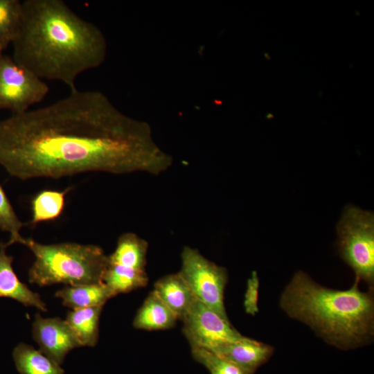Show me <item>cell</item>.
<instances>
[{"instance_id":"1","label":"cell","mask_w":374,"mask_h":374,"mask_svg":"<svg viewBox=\"0 0 374 374\" xmlns=\"http://www.w3.org/2000/svg\"><path fill=\"white\" fill-rule=\"evenodd\" d=\"M171 163L142 125L98 91L75 89L48 105L0 121V165L21 180L88 172L157 175Z\"/></svg>"},{"instance_id":"11","label":"cell","mask_w":374,"mask_h":374,"mask_svg":"<svg viewBox=\"0 0 374 374\" xmlns=\"http://www.w3.org/2000/svg\"><path fill=\"white\" fill-rule=\"evenodd\" d=\"M6 247L0 243V297H8L23 304L46 312V305L40 296L21 283L12 267L13 257L6 253Z\"/></svg>"},{"instance_id":"10","label":"cell","mask_w":374,"mask_h":374,"mask_svg":"<svg viewBox=\"0 0 374 374\" xmlns=\"http://www.w3.org/2000/svg\"><path fill=\"white\" fill-rule=\"evenodd\" d=\"M211 350L253 374L260 366L267 362L274 348L268 344L243 337Z\"/></svg>"},{"instance_id":"21","label":"cell","mask_w":374,"mask_h":374,"mask_svg":"<svg viewBox=\"0 0 374 374\" xmlns=\"http://www.w3.org/2000/svg\"><path fill=\"white\" fill-rule=\"evenodd\" d=\"M192 356L204 366L211 374H251L236 364L204 348H192Z\"/></svg>"},{"instance_id":"6","label":"cell","mask_w":374,"mask_h":374,"mask_svg":"<svg viewBox=\"0 0 374 374\" xmlns=\"http://www.w3.org/2000/svg\"><path fill=\"white\" fill-rule=\"evenodd\" d=\"M181 258V267L179 272L195 297L229 321L224 303L228 281L226 269L206 259L198 250L188 246L184 247Z\"/></svg>"},{"instance_id":"3","label":"cell","mask_w":374,"mask_h":374,"mask_svg":"<svg viewBox=\"0 0 374 374\" xmlns=\"http://www.w3.org/2000/svg\"><path fill=\"white\" fill-rule=\"evenodd\" d=\"M357 279L346 290H332L299 271L280 298L282 310L308 325L327 344L341 350L371 343L374 336L373 288L359 289Z\"/></svg>"},{"instance_id":"20","label":"cell","mask_w":374,"mask_h":374,"mask_svg":"<svg viewBox=\"0 0 374 374\" xmlns=\"http://www.w3.org/2000/svg\"><path fill=\"white\" fill-rule=\"evenodd\" d=\"M22 19V2L0 0V46L5 50L15 40Z\"/></svg>"},{"instance_id":"8","label":"cell","mask_w":374,"mask_h":374,"mask_svg":"<svg viewBox=\"0 0 374 374\" xmlns=\"http://www.w3.org/2000/svg\"><path fill=\"white\" fill-rule=\"evenodd\" d=\"M181 321L183 334L191 348L200 347L213 350L244 337L229 321L197 299Z\"/></svg>"},{"instance_id":"17","label":"cell","mask_w":374,"mask_h":374,"mask_svg":"<svg viewBox=\"0 0 374 374\" xmlns=\"http://www.w3.org/2000/svg\"><path fill=\"white\" fill-rule=\"evenodd\" d=\"M13 359L20 374H64V371L39 350L24 343L13 350Z\"/></svg>"},{"instance_id":"15","label":"cell","mask_w":374,"mask_h":374,"mask_svg":"<svg viewBox=\"0 0 374 374\" xmlns=\"http://www.w3.org/2000/svg\"><path fill=\"white\" fill-rule=\"evenodd\" d=\"M103 308L97 306L68 312L65 321L81 346L93 347L97 344Z\"/></svg>"},{"instance_id":"2","label":"cell","mask_w":374,"mask_h":374,"mask_svg":"<svg viewBox=\"0 0 374 374\" xmlns=\"http://www.w3.org/2000/svg\"><path fill=\"white\" fill-rule=\"evenodd\" d=\"M12 57L42 80L74 91L77 77L98 66L105 53L98 28L62 0L22 1V19Z\"/></svg>"},{"instance_id":"19","label":"cell","mask_w":374,"mask_h":374,"mask_svg":"<svg viewBox=\"0 0 374 374\" xmlns=\"http://www.w3.org/2000/svg\"><path fill=\"white\" fill-rule=\"evenodd\" d=\"M71 188L63 191L46 190L39 193L32 200L30 224L54 220L62 214L65 205V195Z\"/></svg>"},{"instance_id":"18","label":"cell","mask_w":374,"mask_h":374,"mask_svg":"<svg viewBox=\"0 0 374 374\" xmlns=\"http://www.w3.org/2000/svg\"><path fill=\"white\" fill-rule=\"evenodd\" d=\"M148 282V277L145 270L109 263L102 278V283L114 296L143 287Z\"/></svg>"},{"instance_id":"5","label":"cell","mask_w":374,"mask_h":374,"mask_svg":"<svg viewBox=\"0 0 374 374\" xmlns=\"http://www.w3.org/2000/svg\"><path fill=\"white\" fill-rule=\"evenodd\" d=\"M339 252L355 274V279L374 283V215L348 206L337 226Z\"/></svg>"},{"instance_id":"4","label":"cell","mask_w":374,"mask_h":374,"mask_svg":"<svg viewBox=\"0 0 374 374\" xmlns=\"http://www.w3.org/2000/svg\"><path fill=\"white\" fill-rule=\"evenodd\" d=\"M19 243L34 254L28 281L40 287L100 283L109 264L108 256L97 245L75 242L44 244L24 238Z\"/></svg>"},{"instance_id":"14","label":"cell","mask_w":374,"mask_h":374,"mask_svg":"<svg viewBox=\"0 0 374 374\" xmlns=\"http://www.w3.org/2000/svg\"><path fill=\"white\" fill-rule=\"evenodd\" d=\"M177 321L175 314L152 291L136 312L133 326L146 330H166L173 328Z\"/></svg>"},{"instance_id":"22","label":"cell","mask_w":374,"mask_h":374,"mask_svg":"<svg viewBox=\"0 0 374 374\" xmlns=\"http://www.w3.org/2000/svg\"><path fill=\"white\" fill-rule=\"evenodd\" d=\"M24 225L16 215L3 188L0 186V229L10 233V236L9 241L3 243L6 247L14 243L20 242L23 237L19 232Z\"/></svg>"},{"instance_id":"7","label":"cell","mask_w":374,"mask_h":374,"mask_svg":"<svg viewBox=\"0 0 374 374\" xmlns=\"http://www.w3.org/2000/svg\"><path fill=\"white\" fill-rule=\"evenodd\" d=\"M49 91L47 84L7 55L0 57V109L18 114L42 101Z\"/></svg>"},{"instance_id":"9","label":"cell","mask_w":374,"mask_h":374,"mask_svg":"<svg viewBox=\"0 0 374 374\" xmlns=\"http://www.w3.org/2000/svg\"><path fill=\"white\" fill-rule=\"evenodd\" d=\"M32 331L39 350L59 365L71 350L81 346L66 321L59 317L44 318L37 313Z\"/></svg>"},{"instance_id":"16","label":"cell","mask_w":374,"mask_h":374,"mask_svg":"<svg viewBox=\"0 0 374 374\" xmlns=\"http://www.w3.org/2000/svg\"><path fill=\"white\" fill-rule=\"evenodd\" d=\"M148 243L134 233H125L118 240L114 251L108 256L109 264L145 270Z\"/></svg>"},{"instance_id":"12","label":"cell","mask_w":374,"mask_h":374,"mask_svg":"<svg viewBox=\"0 0 374 374\" xmlns=\"http://www.w3.org/2000/svg\"><path fill=\"white\" fill-rule=\"evenodd\" d=\"M154 287L153 291L181 321L196 298L180 273L161 278Z\"/></svg>"},{"instance_id":"24","label":"cell","mask_w":374,"mask_h":374,"mask_svg":"<svg viewBox=\"0 0 374 374\" xmlns=\"http://www.w3.org/2000/svg\"><path fill=\"white\" fill-rule=\"evenodd\" d=\"M2 54H3V49L0 46V57L2 55Z\"/></svg>"},{"instance_id":"23","label":"cell","mask_w":374,"mask_h":374,"mask_svg":"<svg viewBox=\"0 0 374 374\" xmlns=\"http://www.w3.org/2000/svg\"><path fill=\"white\" fill-rule=\"evenodd\" d=\"M259 280L256 271L247 281V290L244 295V307L247 314L255 315L258 312L257 306Z\"/></svg>"},{"instance_id":"13","label":"cell","mask_w":374,"mask_h":374,"mask_svg":"<svg viewBox=\"0 0 374 374\" xmlns=\"http://www.w3.org/2000/svg\"><path fill=\"white\" fill-rule=\"evenodd\" d=\"M55 296L62 300V304L71 310L104 306L115 296L103 283L80 285H66L57 290Z\"/></svg>"}]
</instances>
